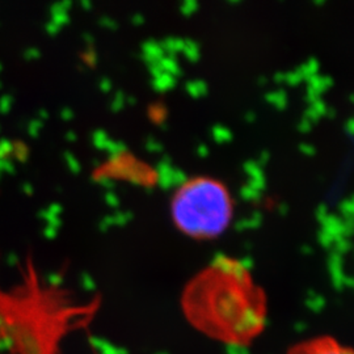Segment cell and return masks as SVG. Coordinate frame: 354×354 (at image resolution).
Wrapping results in <instances>:
<instances>
[{
  "label": "cell",
  "mask_w": 354,
  "mask_h": 354,
  "mask_svg": "<svg viewBox=\"0 0 354 354\" xmlns=\"http://www.w3.org/2000/svg\"><path fill=\"white\" fill-rule=\"evenodd\" d=\"M183 314L203 335L245 346L266 324V295L243 261L221 254L203 266L181 294Z\"/></svg>",
  "instance_id": "cell-1"
},
{
  "label": "cell",
  "mask_w": 354,
  "mask_h": 354,
  "mask_svg": "<svg viewBox=\"0 0 354 354\" xmlns=\"http://www.w3.org/2000/svg\"><path fill=\"white\" fill-rule=\"evenodd\" d=\"M88 310L29 261L16 282H0V354H50L58 329Z\"/></svg>",
  "instance_id": "cell-2"
},
{
  "label": "cell",
  "mask_w": 354,
  "mask_h": 354,
  "mask_svg": "<svg viewBox=\"0 0 354 354\" xmlns=\"http://www.w3.org/2000/svg\"><path fill=\"white\" fill-rule=\"evenodd\" d=\"M234 213V197L227 185L216 177L185 178L174 190L169 201L174 226L193 241H213L223 235Z\"/></svg>",
  "instance_id": "cell-3"
},
{
  "label": "cell",
  "mask_w": 354,
  "mask_h": 354,
  "mask_svg": "<svg viewBox=\"0 0 354 354\" xmlns=\"http://www.w3.org/2000/svg\"><path fill=\"white\" fill-rule=\"evenodd\" d=\"M102 171L108 172V177L113 180H124L134 184L151 183L150 168L134 156H113L106 162Z\"/></svg>",
  "instance_id": "cell-4"
},
{
  "label": "cell",
  "mask_w": 354,
  "mask_h": 354,
  "mask_svg": "<svg viewBox=\"0 0 354 354\" xmlns=\"http://www.w3.org/2000/svg\"><path fill=\"white\" fill-rule=\"evenodd\" d=\"M286 354H354V349L333 336L323 335L292 345Z\"/></svg>",
  "instance_id": "cell-5"
}]
</instances>
